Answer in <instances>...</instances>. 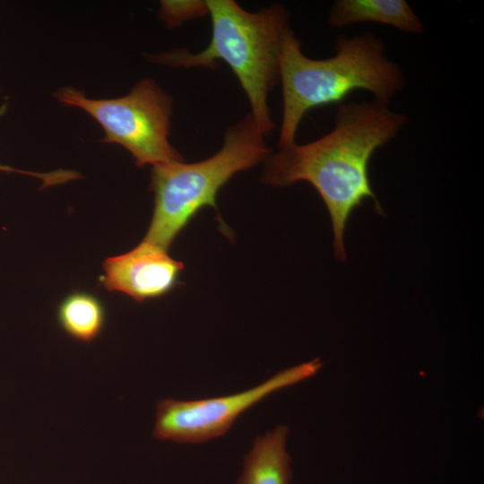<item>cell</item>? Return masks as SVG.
<instances>
[{
    "instance_id": "11",
    "label": "cell",
    "mask_w": 484,
    "mask_h": 484,
    "mask_svg": "<svg viewBox=\"0 0 484 484\" xmlns=\"http://www.w3.org/2000/svg\"><path fill=\"white\" fill-rule=\"evenodd\" d=\"M208 5L203 0H164L160 2V18L169 28L208 15Z\"/></svg>"
},
{
    "instance_id": "10",
    "label": "cell",
    "mask_w": 484,
    "mask_h": 484,
    "mask_svg": "<svg viewBox=\"0 0 484 484\" xmlns=\"http://www.w3.org/2000/svg\"><path fill=\"white\" fill-rule=\"evenodd\" d=\"M56 318L66 334L78 341L89 343L101 333L106 311L101 301L94 295L74 291L61 301Z\"/></svg>"
},
{
    "instance_id": "6",
    "label": "cell",
    "mask_w": 484,
    "mask_h": 484,
    "mask_svg": "<svg viewBox=\"0 0 484 484\" xmlns=\"http://www.w3.org/2000/svg\"><path fill=\"white\" fill-rule=\"evenodd\" d=\"M321 366L320 359H315L235 394L194 401L161 400L156 407L153 436L160 440L192 444L220 436L243 412L272 393L311 377Z\"/></svg>"
},
{
    "instance_id": "5",
    "label": "cell",
    "mask_w": 484,
    "mask_h": 484,
    "mask_svg": "<svg viewBox=\"0 0 484 484\" xmlns=\"http://www.w3.org/2000/svg\"><path fill=\"white\" fill-rule=\"evenodd\" d=\"M56 98L91 115L105 132L102 141L123 146L138 167L183 160L169 142L172 99L151 79H143L117 99H89L73 88L60 90Z\"/></svg>"
},
{
    "instance_id": "3",
    "label": "cell",
    "mask_w": 484,
    "mask_h": 484,
    "mask_svg": "<svg viewBox=\"0 0 484 484\" xmlns=\"http://www.w3.org/2000/svg\"><path fill=\"white\" fill-rule=\"evenodd\" d=\"M212 22L209 44L198 53L185 48L148 55L151 62L172 67L214 69L224 62L238 78L250 105V115L264 136L275 128L268 105L280 83V58L291 30L290 12L272 4L249 12L234 0H206Z\"/></svg>"
},
{
    "instance_id": "9",
    "label": "cell",
    "mask_w": 484,
    "mask_h": 484,
    "mask_svg": "<svg viewBox=\"0 0 484 484\" xmlns=\"http://www.w3.org/2000/svg\"><path fill=\"white\" fill-rule=\"evenodd\" d=\"M289 429L278 426L255 439L245 455L242 473L237 484H290L292 473L286 450Z\"/></svg>"
},
{
    "instance_id": "1",
    "label": "cell",
    "mask_w": 484,
    "mask_h": 484,
    "mask_svg": "<svg viewBox=\"0 0 484 484\" xmlns=\"http://www.w3.org/2000/svg\"><path fill=\"white\" fill-rule=\"evenodd\" d=\"M408 121L405 114L374 99L341 103L327 134L272 151L264 161L262 181L272 186L310 184L330 215L334 255L345 261L344 233L353 211L370 199L376 212L384 214L369 179L370 160Z\"/></svg>"
},
{
    "instance_id": "7",
    "label": "cell",
    "mask_w": 484,
    "mask_h": 484,
    "mask_svg": "<svg viewBox=\"0 0 484 484\" xmlns=\"http://www.w3.org/2000/svg\"><path fill=\"white\" fill-rule=\"evenodd\" d=\"M103 269L102 282L108 290L143 302L169 292L177 285L184 264L168 251L143 240L125 254L107 258Z\"/></svg>"
},
{
    "instance_id": "8",
    "label": "cell",
    "mask_w": 484,
    "mask_h": 484,
    "mask_svg": "<svg viewBox=\"0 0 484 484\" xmlns=\"http://www.w3.org/2000/svg\"><path fill=\"white\" fill-rule=\"evenodd\" d=\"M361 22L380 23L413 35L424 31L422 21L405 0H337L329 9L331 27Z\"/></svg>"
},
{
    "instance_id": "2",
    "label": "cell",
    "mask_w": 484,
    "mask_h": 484,
    "mask_svg": "<svg viewBox=\"0 0 484 484\" xmlns=\"http://www.w3.org/2000/svg\"><path fill=\"white\" fill-rule=\"evenodd\" d=\"M334 54L324 59L307 56L302 41L290 30L280 58L282 117L278 149L291 146L300 123L313 108L341 101L355 91H366L388 104L406 86L402 68L385 54L381 38L371 31L341 36Z\"/></svg>"
},
{
    "instance_id": "12",
    "label": "cell",
    "mask_w": 484,
    "mask_h": 484,
    "mask_svg": "<svg viewBox=\"0 0 484 484\" xmlns=\"http://www.w3.org/2000/svg\"><path fill=\"white\" fill-rule=\"evenodd\" d=\"M0 171L21 173L39 178L43 182V186H41V188L64 184L75 178V174L73 170L65 169H56L55 171L48 173H38L17 169L6 165L0 164Z\"/></svg>"
},
{
    "instance_id": "4",
    "label": "cell",
    "mask_w": 484,
    "mask_h": 484,
    "mask_svg": "<svg viewBox=\"0 0 484 484\" xmlns=\"http://www.w3.org/2000/svg\"><path fill=\"white\" fill-rule=\"evenodd\" d=\"M272 151L248 113L226 129L223 144L210 158L153 166L150 187L154 210L143 240L169 251L202 208H216L217 194L231 177L264 162Z\"/></svg>"
}]
</instances>
